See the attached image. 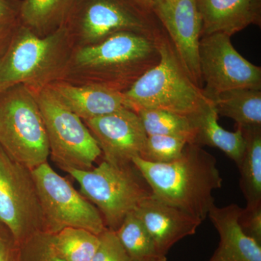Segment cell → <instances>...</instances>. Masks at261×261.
Wrapping results in <instances>:
<instances>
[{"label":"cell","mask_w":261,"mask_h":261,"mask_svg":"<svg viewBox=\"0 0 261 261\" xmlns=\"http://www.w3.org/2000/svg\"><path fill=\"white\" fill-rule=\"evenodd\" d=\"M18 23V22H17L15 23L0 25V54L3 53L7 44L9 42L12 34Z\"/></svg>","instance_id":"obj_31"},{"label":"cell","mask_w":261,"mask_h":261,"mask_svg":"<svg viewBox=\"0 0 261 261\" xmlns=\"http://www.w3.org/2000/svg\"><path fill=\"white\" fill-rule=\"evenodd\" d=\"M188 141L183 137L167 135L147 136L140 159L152 163H168L183 153Z\"/></svg>","instance_id":"obj_25"},{"label":"cell","mask_w":261,"mask_h":261,"mask_svg":"<svg viewBox=\"0 0 261 261\" xmlns=\"http://www.w3.org/2000/svg\"><path fill=\"white\" fill-rule=\"evenodd\" d=\"M152 10L172 43L187 73L202 88L198 56L202 18L197 0H161Z\"/></svg>","instance_id":"obj_12"},{"label":"cell","mask_w":261,"mask_h":261,"mask_svg":"<svg viewBox=\"0 0 261 261\" xmlns=\"http://www.w3.org/2000/svg\"><path fill=\"white\" fill-rule=\"evenodd\" d=\"M199 65L207 98L234 89L261 90V68L245 59L233 47L231 37L223 33L202 36Z\"/></svg>","instance_id":"obj_11"},{"label":"cell","mask_w":261,"mask_h":261,"mask_svg":"<svg viewBox=\"0 0 261 261\" xmlns=\"http://www.w3.org/2000/svg\"><path fill=\"white\" fill-rule=\"evenodd\" d=\"M132 162L155 198L202 222L215 204L213 192L222 187L216 158L196 144H187L180 158L171 163H149L139 157Z\"/></svg>","instance_id":"obj_2"},{"label":"cell","mask_w":261,"mask_h":261,"mask_svg":"<svg viewBox=\"0 0 261 261\" xmlns=\"http://www.w3.org/2000/svg\"><path fill=\"white\" fill-rule=\"evenodd\" d=\"M19 261H65L55 251L49 235L39 233L20 245Z\"/></svg>","instance_id":"obj_26"},{"label":"cell","mask_w":261,"mask_h":261,"mask_svg":"<svg viewBox=\"0 0 261 261\" xmlns=\"http://www.w3.org/2000/svg\"><path fill=\"white\" fill-rule=\"evenodd\" d=\"M202 18L201 37L223 33L231 37L251 25H260L261 0H197Z\"/></svg>","instance_id":"obj_17"},{"label":"cell","mask_w":261,"mask_h":261,"mask_svg":"<svg viewBox=\"0 0 261 261\" xmlns=\"http://www.w3.org/2000/svg\"><path fill=\"white\" fill-rule=\"evenodd\" d=\"M65 172L78 182L80 192L99 210L106 228L116 231L128 215L152 190L133 163L114 165L104 161L89 170L68 169Z\"/></svg>","instance_id":"obj_6"},{"label":"cell","mask_w":261,"mask_h":261,"mask_svg":"<svg viewBox=\"0 0 261 261\" xmlns=\"http://www.w3.org/2000/svg\"><path fill=\"white\" fill-rule=\"evenodd\" d=\"M238 222L244 232L261 243V205L242 209Z\"/></svg>","instance_id":"obj_28"},{"label":"cell","mask_w":261,"mask_h":261,"mask_svg":"<svg viewBox=\"0 0 261 261\" xmlns=\"http://www.w3.org/2000/svg\"><path fill=\"white\" fill-rule=\"evenodd\" d=\"M136 113L140 116L147 136H174L194 144L195 128L190 117L161 110L142 109Z\"/></svg>","instance_id":"obj_24"},{"label":"cell","mask_w":261,"mask_h":261,"mask_svg":"<svg viewBox=\"0 0 261 261\" xmlns=\"http://www.w3.org/2000/svg\"><path fill=\"white\" fill-rule=\"evenodd\" d=\"M74 0H22L18 23L41 37L63 27Z\"/></svg>","instance_id":"obj_20"},{"label":"cell","mask_w":261,"mask_h":261,"mask_svg":"<svg viewBox=\"0 0 261 261\" xmlns=\"http://www.w3.org/2000/svg\"><path fill=\"white\" fill-rule=\"evenodd\" d=\"M20 245L6 226L0 223V261H19Z\"/></svg>","instance_id":"obj_29"},{"label":"cell","mask_w":261,"mask_h":261,"mask_svg":"<svg viewBox=\"0 0 261 261\" xmlns=\"http://www.w3.org/2000/svg\"><path fill=\"white\" fill-rule=\"evenodd\" d=\"M73 49L64 27L41 37L18 23L0 54V92L18 84L37 91L61 80Z\"/></svg>","instance_id":"obj_3"},{"label":"cell","mask_w":261,"mask_h":261,"mask_svg":"<svg viewBox=\"0 0 261 261\" xmlns=\"http://www.w3.org/2000/svg\"><path fill=\"white\" fill-rule=\"evenodd\" d=\"M219 116L233 120L237 127L261 126V90L234 89L209 98Z\"/></svg>","instance_id":"obj_19"},{"label":"cell","mask_w":261,"mask_h":261,"mask_svg":"<svg viewBox=\"0 0 261 261\" xmlns=\"http://www.w3.org/2000/svg\"><path fill=\"white\" fill-rule=\"evenodd\" d=\"M0 223L19 245L39 233L46 224L32 170L10 158L0 146Z\"/></svg>","instance_id":"obj_9"},{"label":"cell","mask_w":261,"mask_h":261,"mask_svg":"<svg viewBox=\"0 0 261 261\" xmlns=\"http://www.w3.org/2000/svg\"><path fill=\"white\" fill-rule=\"evenodd\" d=\"M236 204L211 207L208 217L220 236L211 261H261L260 244L244 232L238 220L242 211Z\"/></svg>","instance_id":"obj_16"},{"label":"cell","mask_w":261,"mask_h":261,"mask_svg":"<svg viewBox=\"0 0 261 261\" xmlns=\"http://www.w3.org/2000/svg\"><path fill=\"white\" fill-rule=\"evenodd\" d=\"M116 233L132 261H167L134 213L127 216Z\"/></svg>","instance_id":"obj_22"},{"label":"cell","mask_w":261,"mask_h":261,"mask_svg":"<svg viewBox=\"0 0 261 261\" xmlns=\"http://www.w3.org/2000/svg\"><path fill=\"white\" fill-rule=\"evenodd\" d=\"M190 118L195 128L194 144L200 147L209 146L219 149L238 166H240L245 146L241 128L238 127L236 132H232L220 126L218 122L219 115L210 99Z\"/></svg>","instance_id":"obj_18"},{"label":"cell","mask_w":261,"mask_h":261,"mask_svg":"<svg viewBox=\"0 0 261 261\" xmlns=\"http://www.w3.org/2000/svg\"><path fill=\"white\" fill-rule=\"evenodd\" d=\"M48 235L51 247L65 261H92L99 246V236L83 228H65Z\"/></svg>","instance_id":"obj_23"},{"label":"cell","mask_w":261,"mask_h":261,"mask_svg":"<svg viewBox=\"0 0 261 261\" xmlns=\"http://www.w3.org/2000/svg\"><path fill=\"white\" fill-rule=\"evenodd\" d=\"M83 121L97 142L104 161L129 164L143 153L147 135L133 110L125 108Z\"/></svg>","instance_id":"obj_13"},{"label":"cell","mask_w":261,"mask_h":261,"mask_svg":"<svg viewBox=\"0 0 261 261\" xmlns=\"http://www.w3.org/2000/svg\"><path fill=\"white\" fill-rule=\"evenodd\" d=\"M155 18L152 10L133 0H74L63 27L76 49L123 32L160 37L166 32Z\"/></svg>","instance_id":"obj_5"},{"label":"cell","mask_w":261,"mask_h":261,"mask_svg":"<svg viewBox=\"0 0 261 261\" xmlns=\"http://www.w3.org/2000/svg\"><path fill=\"white\" fill-rule=\"evenodd\" d=\"M98 236L99 246L92 261H132L116 231L106 228Z\"/></svg>","instance_id":"obj_27"},{"label":"cell","mask_w":261,"mask_h":261,"mask_svg":"<svg viewBox=\"0 0 261 261\" xmlns=\"http://www.w3.org/2000/svg\"><path fill=\"white\" fill-rule=\"evenodd\" d=\"M46 224V233L83 228L99 235L106 228L100 212L48 163L32 170Z\"/></svg>","instance_id":"obj_10"},{"label":"cell","mask_w":261,"mask_h":261,"mask_svg":"<svg viewBox=\"0 0 261 261\" xmlns=\"http://www.w3.org/2000/svg\"><path fill=\"white\" fill-rule=\"evenodd\" d=\"M22 0H0V25L18 22Z\"/></svg>","instance_id":"obj_30"},{"label":"cell","mask_w":261,"mask_h":261,"mask_svg":"<svg viewBox=\"0 0 261 261\" xmlns=\"http://www.w3.org/2000/svg\"><path fill=\"white\" fill-rule=\"evenodd\" d=\"M0 146L29 169L47 163L49 144L42 114L34 92L23 84L0 92Z\"/></svg>","instance_id":"obj_7"},{"label":"cell","mask_w":261,"mask_h":261,"mask_svg":"<svg viewBox=\"0 0 261 261\" xmlns=\"http://www.w3.org/2000/svg\"><path fill=\"white\" fill-rule=\"evenodd\" d=\"M240 128L245 145L243 159L238 166L240 188L247 206L253 207L261 205V126Z\"/></svg>","instance_id":"obj_21"},{"label":"cell","mask_w":261,"mask_h":261,"mask_svg":"<svg viewBox=\"0 0 261 261\" xmlns=\"http://www.w3.org/2000/svg\"><path fill=\"white\" fill-rule=\"evenodd\" d=\"M33 92L45 126L51 160L64 171L93 168L102 152L82 118L65 108L47 87Z\"/></svg>","instance_id":"obj_8"},{"label":"cell","mask_w":261,"mask_h":261,"mask_svg":"<svg viewBox=\"0 0 261 261\" xmlns=\"http://www.w3.org/2000/svg\"><path fill=\"white\" fill-rule=\"evenodd\" d=\"M133 1L142 5V6L152 10L154 5L157 4L158 3H159L161 0H133Z\"/></svg>","instance_id":"obj_32"},{"label":"cell","mask_w":261,"mask_h":261,"mask_svg":"<svg viewBox=\"0 0 261 261\" xmlns=\"http://www.w3.org/2000/svg\"><path fill=\"white\" fill-rule=\"evenodd\" d=\"M47 87L65 108L82 121L128 108L123 93L104 87L75 85L63 80L56 81Z\"/></svg>","instance_id":"obj_15"},{"label":"cell","mask_w":261,"mask_h":261,"mask_svg":"<svg viewBox=\"0 0 261 261\" xmlns=\"http://www.w3.org/2000/svg\"><path fill=\"white\" fill-rule=\"evenodd\" d=\"M165 33L158 38L117 33L94 45L73 49L61 80L124 93L159 63L160 41Z\"/></svg>","instance_id":"obj_1"},{"label":"cell","mask_w":261,"mask_h":261,"mask_svg":"<svg viewBox=\"0 0 261 261\" xmlns=\"http://www.w3.org/2000/svg\"><path fill=\"white\" fill-rule=\"evenodd\" d=\"M209 261H211V260H209Z\"/></svg>","instance_id":"obj_33"},{"label":"cell","mask_w":261,"mask_h":261,"mask_svg":"<svg viewBox=\"0 0 261 261\" xmlns=\"http://www.w3.org/2000/svg\"><path fill=\"white\" fill-rule=\"evenodd\" d=\"M150 236L159 251L166 255L179 240L195 234L200 220L185 211L155 198L153 195L145 199L134 211Z\"/></svg>","instance_id":"obj_14"},{"label":"cell","mask_w":261,"mask_h":261,"mask_svg":"<svg viewBox=\"0 0 261 261\" xmlns=\"http://www.w3.org/2000/svg\"><path fill=\"white\" fill-rule=\"evenodd\" d=\"M161 58L123 94L127 107L161 110L187 117L208 101L202 88L192 81L165 33L159 44Z\"/></svg>","instance_id":"obj_4"}]
</instances>
